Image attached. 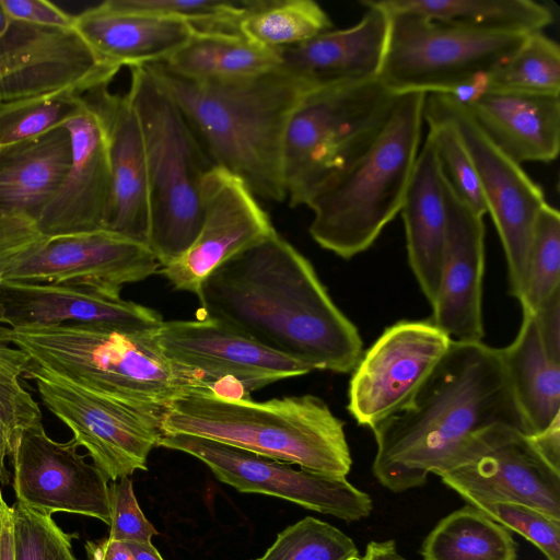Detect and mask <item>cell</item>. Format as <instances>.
I'll return each mask as SVG.
<instances>
[{
  "label": "cell",
  "instance_id": "obj_48",
  "mask_svg": "<svg viewBox=\"0 0 560 560\" xmlns=\"http://www.w3.org/2000/svg\"><path fill=\"white\" fill-rule=\"evenodd\" d=\"M0 560H15L13 510L0 490Z\"/></svg>",
  "mask_w": 560,
  "mask_h": 560
},
{
  "label": "cell",
  "instance_id": "obj_25",
  "mask_svg": "<svg viewBox=\"0 0 560 560\" xmlns=\"http://www.w3.org/2000/svg\"><path fill=\"white\" fill-rule=\"evenodd\" d=\"M72 27L102 61L119 69L163 62L196 31L183 20L122 10L110 0L73 15Z\"/></svg>",
  "mask_w": 560,
  "mask_h": 560
},
{
  "label": "cell",
  "instance_id": "obj_39",
  "mask_svg": "<svg viewBox=\"0 0 560 560\" xmlns=\"http://www.w3.org/2000/svg\"><path fill=\"white\" fill-rule=\"evenodd\" d=\"M361 555L343 532L306 516L280 532L265 555L253 560H360Z\"/></svg>",
  "mask_w": 560,
  "mask_h": 560
},
{
  "label": "cell",
  "instance_id": "obj_43",
  "mask_svg": "<svg viewBox=\"0 0 560 560\" xmlns=\"http://www.w3.org/2000/svg\"><path fill=\"white\" fill-rule=\"evenodd\" d=\"M109 536L117 541H151L158 535L152 523L142 513L128 477L112 481L108 486Z\"/></svg>",
  "mask_w": 560,
  "mask_h": 560
},
{
  "label": "cell",
  "instance_id": "obj_12",
  "mask_svg": "<svg viewBox=\"0 0 560 560\" xmlns=\"http://www.w3.org/2000/svg\"><path fill=\"white\" fill-rule=\"evenodd\" d=\"M439 477L467 504L516 502L560 520V471L515 427L497 424L480 432Z\"/></svg>",
  "mask_w": 560,
  "mask_h": 560
},
{
  "label": "cell",
  "instance_id": "obj_1",
  "mask_svg": "<svg viewBox=\"0 0 560 560\" xmlns=\"http://www.w3.org/2000/svg\"><path fill=\"white\" fill-rule=\"evenodd\" d=\"M196 295L202 317L313 371L348 373L361 359L358 328L308 259L276 230L218 267Z\"/></svg>",
  "mask_w": 560,
  "mask_h": 560
},
{
  "label": "cell",
  "instance_id": "obj_31",
  "mask_svg": "<svg viewBox=\"0 0 560 560\" xmlns=\"http://www.w3.org/2000/svg\"><path fill=\"white\" fill-rule=\"evenodd\" d=\"M386 11H402L468 28L530 34L552 24L550 7L533 0H372Z\"/></svg>",
  "mask_w": 560,
  "mask_h": 560
},
{
  "label": "cell",
  "instance_id": "obj_7",
  "mask_svg": "<svg viewBox=\"0 0 560 560\" xmlns=\"http://www.w3.org/2000/svg\"><path fill=\"white\" fill-rule=\"evenodd\" d=\"M127 93L142 130L149 186L148 247L165 267L196 238L203 182L215 166L175 103L143 67L130 68Z\"/></svg>",
  "mask_w": 560,
  "mask_h": 560
},
{
  "label": "cell",
  "instance_id": "obj_36",
  "mask_svg": "<svg viewBox=\"0 0 560 560\" xmlns=\"http://www.w3.org/2000/svg\"><path fill=\"white\" fill-rule=\"evenodd\" d=\"M560 290V213L546 202L535 222L518 302L534 313Z\"/></svg>",
  "mask_w": 560,
  "mask_h": 560
},
{
  "label": "cell",
  "instance_id": "obj_45",
  "mask_svg": "<svg viewBox=\"0 0 560 560\" xmlns=\"http://www.w3.org/2000/svg\"><path fill=\"white\" fill-rule=\"evenodd\" d=\"M10 20L42 26L72 27L73 15L46 0H0Z\"/></svg>",
  "mask_w": 560,
  "mask_h": 560
},
{
  "label": "cell",
  "instance_id": "obj_47",
  "mask_svg": "<svg viewBox=\"0 0 560 560\" xmlns=\"http://www.w3.org/2000/svg\"><path fill=\"white\" fill-rule=\"evenodd\" d=\"M529 438L540 455L560 471V417L545 430Z\"/></svg>",
  "mask_w": 560,
  "mask_h": 560
},
{
  "label": "cell",
  "instance_id": "obj_38",
  "mask_svg": "<svg viewBox=\"0 0 560 560\" xmlns=\"http://www.w3.org/2000/svg\"><path fill=\"white\" fill-rule=\"evenodd\" d=\"M82 101L83 95L73 92L0 101V148L62 126L80 109Z\"/></svg>",
  "mask_w": 560,
  "mask_h": 560
},
{
  "label": "cell",
  "instance_id": "obj_15",
  "mask_svg": "<svg viewBox=\"0 0 560 560\" xmlns=\"http://www.w3.org/2000/svg\"><path fill=\"white\" fill-rule=\"evenodd\" d=\"M118 71L73 27L10 20L0 38V101L59 92L85 95L108 85Z\"/></svg>",
  "mask_w": 560,
  "mask_h": 560
},
{
  "label": "cell",
  "instance_id": "obj_34",
  "mask_svg": "<svg viewBox=\"0 0 560 560\" xmlns=\"http://www.w3.org/2000/svg\"><path fill=\"white\" fill-rule=\"evenodd\" d=\"M487 91L560 95V48L542 32L527 34L520 47L486 75Z\"/></svg>",
  "mask_w": 560,
  "mask_h": 560
},
{
  "label": "cell",
  "instance_id": "obj_19",
  "mask_svg": "<svg viewBox=\"0 0 560 560\" xmlns=\"http://www.w3.org/2000/svg\"><path fill=\"white\" fill-rule=\"evenodd\" d=\"M0 323L11 329L59 324H90L126 332H153L159 313L120 298V290L69 280L0 282Z\"/></svg>",
  "mask_w": 560,
  "mask_h": 560
},
{
  "label": "cell",
  "instance_id": "obj_24",
  "mask_svg": "<svg viewBox=\"0 0 560 560\" xmlns=\"http://www.w3.org/2000/svg\"><path fill=\"white\" fill-rule=\"evenodd\" d=\"M362 19L302 44L276 49L281 67L305 78L314 88L378 77L387 43L389 15L372 0Z\"/></svg>",
  "mask_w": 560,
  "mask_h": 560
},
{
  "label": "cell",
  "instance_id": "obj_22",
  "mask_svg": "<svg viewBox=\"0 0 560 560\" xmlns=\"http://www.w3.org/2000/svg\"><path fill=\"white\" fill-rule=\"evenodd\" d=\"M443 177V176H442ZM447 235L440 287L430 320L452 342H481L485 271L483 217L466 206L443 178Z\"/></svg>",
  "mask_w": 560,
  "mask_h": 560
},
{
  "label": "cell",
  "instance_id": "obj_30",
  "mask_svg": "<svg viewBox=\"0 0 560 560\" xmlns=\"http://www.w3.org/2000/svg\"><path fill=\"white\" fill-rule=\"evenodd\" d=\"M174 73L196 81L249 78L281 67L276 49L252 42L237 32L198 30L165 61Z\"/></svg>",
  "mask_w": 560,
  "mask_h": 560
},
{
  "label": "cell",
  "instance_id": "obj_42",
  "mask_svg": "<svg viewBox=\"0 0 560 560\" xmlns=\"http://www.w3.org/2000/svg\"><path fill=\"white\" fill-rule=\"evenodd\" d=\"M510 532L535 545L547 560H560V520L516 502L490 501L472 505Z\"/></svg>",
  "mask_w": 560,
  "mask_h": 560
},
{
  "label": "cell",
  "instance_id": "obj_52",
  "mask_svg": "<svg viewBox=\"0 0 560 560\" xmlns=\"http://www.w3.org/2000/svg\"><path fill=\"white\" fill-rule=\"evenodd\" d=\"M9 22H10V19L8 18V15L4 13L3 9L0 5V38L7 31Z\"/></svg>",
  "mask_w": 560,
  "mask_h": 560
},
{
  "label": "cell",
  "instance_id": "obj_23",
  "mask_svg": "<svg viewBox=\"0 0 560 560\" xmlns=\"http://www.w3.org/2000/svg\"><path fill=\"white\" fill-rule=\"evenodd\" d=\"M107 86L83 95L100 116L107 139L112 196L106 230L148 246L149 186L140 121L128 95L114 94Z\"/></svg>",
  "mask_w": 560,
  "mask_h": 560
},
{
  "label": "cell",
  "instance_id": "obj_50",
  "mask_svg": "<svg viewBox=\"0 0 560 560\" xmlns=\"http://www.w3.org/2000/svg\"><path fill=\"white\" fill-rule=\"evenodd\" d=\"M100 560H131L130 553L122 541L112 540L108 537L93 541Z\"/></svg>",
  "mask_w": 560,
  "mask_h": 560
},
{
  "label": "cell",
  "instance_id": "obj_20",
  "mask_svg": "<svg viewBox=\"0 0 560 560\" xmlns=\"http://www.w3.org/2000/svg\"><path fill=\"white\" fill-rule=\"evenodd\" d=\"M160 264L147 245L101 230L52 238L13 264L2 280L86 281L121 290L152 276Z\"/></svg>",
  "mask_w": 560,
  "mask_h": 560
},
{
  "label": "cell",
  "instance_id": "obj_6",
  "mask_svg": "<svg viewBox=\"0 0 560 560\" xmlns=\"http://www.w3.org/2000/svg\"><path fill=\"white\" fill-rule=\"evenodd\" d=\"M425 95L398 94L371 145L311 196L308 231L320 247L350 259L369 249L400 213L421 148Z\"/></svg>",
  "mask_w": 560,
  "mask_h": 560
},
{
  "label": "cell",
  "instance_id": "obj_18",
  "mask_svg": "<svg viewBox=\"0 0 560 560\" xmlns=\"http://www.w3.org/2000/svg\"><path fill=\"white\" fill-rule=\"evenodd\" d=\"M202 201L203 218L196 238L160 270L174 289L194 294L223 262L275 231L248 186L222 167L214 166L206 176Z\"/></svg>",
  "mask_w": 560,
  "mask_h": 560
},
{
  "label": "cell",
  "instance_id": "obj_16",
  "mask_svg": "<svg viewBox=\"0 0 560 560\" xmlns=\"http://www.w3.org/2000/svg\"><path fill=\"white\" fill-rule=\"evenodd\" d=\"M451 343L430 319L388 326L353 369L348 411L372 430L410 401Z\"/></svg>",
  "mask_w": 560,
  "mask_h": 560
},
{
  "label": "cell",
  "instance_id": "obj_35",
  "mask_svg": "<svg viewBox=\"0 0 560 560\" xmlns=\"http://www.w3.org/2000/svg\"><path fill=\"white\" fill-rule=\"evenodd\" d=\"M2 337L0 326V482L10 483L5 458L21 432L42 423V411L20 377L31 364L30 357Z\"/></svg>",
  "mask_w": 560,
  "mask_h": 560
},
{
  "label": "cell",
  "instance_id": "obj_32",
  "mask_svg": "<svg viewBox=\"0 0 560 560\" xmlns=\"http://www.w3.org/2000/svg\"><path fill=\"white\" fill-rule=\"evenodd\" d=\"M420 553L423 560H517V545L509 529L467 504L438 522Z\"/></svg>",
  "mask_w": 560,
  "mask_h": 560
},
{
  "label": "cell",
  "instance_id": "obj_28",
  "mask_svg": "<svg viewBox=\"0 0 560 560\" xmlns=\"http://www.w3.org/2000/svg\"><path fill=\"white\" fill-rule=\"evenodd\" d=\"M71 163V137L63 126L0 148V208L37 221Z\"/></svg>",
  "mask_w": 560,
  "mask_h": 560
},
{
  "label": "cell",
  "instance_id": "obj_11",
  "mask_svg": "<svg viewBox=\"0 0 560 560\" xmlns=\"http://www.w3.org/2000/svg\"><path fill=\"white\" fill-rule=\"evenodd\" d=\"M158 446L198 458L218 480L240 492L277 497L346 522L369 517L373 510L371 497L346 477L294 469L284 462L188 434L163 433Z\"/></svg>",
  "mask_w": 560,
  "mask_h": 560
},
{
  "label": "cell",
  "instance_id": "obj_44",
  "mask_svg": "<svg viewBox=\"0 0 560 560\" xmlns=\"http://www.w3.org/2000/svg\"><path fill=\"white\" fill-rule=\"evenodd\" d=\"M48 240L39 231L33 218L0 208V275L2 278L13 264Z\"/></svg>",
  "mask_w": 560,
  "mask_h": 560
},
{
  "label": "cell",
  "instance_id": "obj_49",
  "mask_svg": "<svg viewBox=\"0 0 560 560\" xmlns=\"http://www.w3.org/2000/svg\"><path fill=\"white\" fill-rule=\"evenodd\" d=\"M360 560H406L397 550L392 539L384 541H370Z\"/></svg>",
  "mask_w": 560,
  "mask_h": 560
},
{
  "label": "cell",
  "instance_id": "obj_51",
  "mask_svg": "<svg viewBox=\"0 0 560 560\" xmlns=\"http://www.w3.org/2000/svg\"><path fill=\"white\" fill-rule=\"evenodd\" d=\"M131 557V560H163L151 541H122Z\"/></svg>",
  "mask_w": 560,
  "mask_h": 560
},
{
  "label": "cell",
  "instance_id": "obj_37",
  "mask_svg": "<svg viewBox=\"0 0 560 560\" xmlns=\"http://www.w3.org/2000/svg\"><path fill=\"white\" fill-rule=\"evenodd\" d=\"M423 119L442 176L454 194L476 213L485 217L487 205L471 158L455 124L424 101Z\"/></svg>",
  "mask_w": 560,
  "mask_h": 560
},
{
  "label": "cell",
  "instance_id": "obj_27",
  "mask_svg": "<svg viewBox=\"0 0 560 560\" xmlns=\"http://www.w3.org/2000/svg\"><path fill=\"white\" fill-rule=\"evenodd\" d=\"M409 266L430 304L435 300L447 235L443 177L433 142L427 135L404 199Z\"/></svg>",
  "mask_w": 560,
  "mask_h": 560
},
{
  "label": "cell",
  "instance_id": "obj_17",
  "mask_svg": "<svg viewBox=\"0 0 560 560\" xmlns=\"http://www.w3.org/2000/svg\"><path fill=\"white\" fill-rule=\"evenodd\" d=\"M68 442L50 439L43 423L21 432L11 452L16 501L51 515L67 512L110 523L108 479Z\"/></svg>",
  "mask_w": 560,
  "mask_h": 560
},
{
  "label": "cell",
  "instance_id": "obj_4",
  "mask_svg": "<svg viewBox=\"0 0 560 560\" xmlns=\"http://www.w3.org/2000/svg\"><path fill=\"white\" fill-rule=\"evenodd\" d=\"M163 433L209 439L329 476L346 477L352 466L345 423L310 394L254 401L192 392L168 406Z\"/></svg>",
  "mask_w": 560,
  "mask_h": 560
},
{
  "label": "cell",
  "instance_id": "obj_46",
  "mask_svg": "<svg viewBox=\"0 0 560 560\" xmlns=\"http://www.w3.org/2000/svg\"><path fill=\"white\" fill-rule=\"evenodd\" d=\"M530 314L546 352L560 363V290Z\"/></svg>",
  "mask_w": 560,
  "mask_h": 560
},
{
  "label": "cell",
  "instance_id": "obj_13",
  "mask_svg": "<svg viewBox=\"0 0 560 560\" xmlns=\"http://www.w3.org/2000/svg\"><path fill=\"white\" fill-rule=\"evenodd\" d=\"M425 103L458 129L503 246L510 294L518 300L535 222L547 202L544 190L486 136L465 105L445 93H428Z\"/></svg>",
  "mask_w": 560,
  "mask_h": 560
},
{
  "label": "cell",
  "instance_id": "obj_21",
  "mask_svg": "<svg viewBox=\"0 0 560 560\" xmlns=\"http://www.w3.org/2000/svg\"><path fill=\"white\" fill-rule=\"evenodd\" d=\"M62 126L71 137L72 163L36 221L49 240L106 230L110 207L107 139L100 116L83 96L80 109Z\"/></svg>",
  "mask_w": 560,
  "mask_h": 560
},
{
  "label": "cell",
  "instance_id": "obj_9",
  "mask_svg": "<svg viewBox=\"0 0 560 560\" xmlns=\"http://www.w3.org/2000/svg\"><path fill=\"white\" fill-rule=\"evenodd\" d=\"M386 12L388 35L377 78L395 94L451 93L491 73L527 35L479 31L410 12Z\"/></svg>",
  "mask_w": 560,
  "mask_h": 560
},
{
  "label": "cell",
  "instance_id": "obj_29",
  "mask_svg": "<svg viewBox=\"0 0 560 560\" xmlns=\"http://www.w3.org/2000/svg\"><path fill=\"white\" fill-rule=\"evenodd\" d=\"M502 354L529 435L545 430L560 417V363L546 352L530 313L523 312L520 330Z\"/></svg>",
  "mask_w": 560,
  "mask_h": 560
},
{
  "label": "cell",
  "instance_id": "obj_3",
  "mask_svg": "<svg viewBox=\"0 0 560 560\" xmlns=\"http://www.w3.org/2000/svg\"><path fill=\"white\" fill-rule=\"evenodd\" d=\"M175 103L211 162L258 198L283 202L282 147L289 118L314 86L283 67L262 74L196 81L163 63L143 67Z\"/></svg>",
  "mask_w": 560,
  "mask_h": 560
},
{
  "label": "cell",
  "instance_id": "obj_33",
  "mask_svg": "<svg viewBox=\"0 0 560 560\" xmlns=\"http://www.w3.org/2000/svg\"><path fill=\"white\" fill-rule=\"evenodd\" d=\"M331 26L329 15L312 0H249L238 32L256 44L278 49L307 42Z\"/></svg>",
  "mask_w": 560,
  "mask_h": 560
},
{
  "label": "cell",
  "instance_id": "obj_53",
  "mask_svg": "<svg viewBox=\"0 0 560 560\" xmlns=\"http://www.w3.org/2000/svg\"><path fill=\"white\" fill-rule=\"evenodd\" d=\"M85 551H86L89 560H100L98 556H97V553L95 551V548L93 546V541L88 540L85 542Z\"/></svg>",
  "mask_w": 560,
  "mask_h": 560
},
{
  "label": "cell",
  "instance_id": "obj_14",
  "mask_svg": "<svg viewBox=\"0 0 560 560\" xmlns=\"http://www.w3.org/2000/svg\"><path fill=\"white\" fill-rule=\"evenodd\" d=\"M155 339L163 354L202 380L219 396L248 398L283 378L312 372V368L281 354L218 320L198 317L162 323Z\"/></svg>",
  "mask_w": 560,
  "mask_h": 560
},
{
  "label": "cell",
  "instance_id": "obj_26",
  "mask_svg": "<svg viewBox=\"0 0 560 560\" xmlns=\"http://www.w3.org/2000/svg\"><path fill=\"white\" fill-rule=\"evenodd\" d=\"M463 105L486 136L518 164L548 163L558 156L560 95L487 91Z\"/></svg>",
  "mask_w": 560,
  "mask_h": 560
},
{
  "label": "cell",
  "instance_id": "obj_10",
  "mask_svg": "<svg viewBox=\"0 0 560 560\" xmlns=\"http://www.w3.org/2000/svg\"><path fill=\"white\" fill-rule=\"evenodd\" d=\"M36 382L43 402L88 450L112 481L147 470L148 455L163 435L168 406L109 398L58 378L32 363L23 374Z\"/></svg>",
  "mask_w": 560,
  "mask_h": 560
},
{
  "label": "cell",
  "instance_id": "obj_8",
  "mask_svg": "<svg viewBox=\"0 0 560 560\" xmlns=\"http://www.w3.org/2000/svg\"><path fill=\"white\" fill-rule=\"evenodd\" d=\"M397 96L378 78L316 86L303 95L289 118L282 147L291 208L306 206L320 185L371 145Z\"/></svg>",
  "mask_w": 560,
  "mask_h": 560
},
{
  "label": "cell",
  "instance_id": "obj_40",
  "mask_svg": "<svg viewBox=\"0 0 560 560\" xmlns=\"http://www.w3.org/2000/svg\"><path fill=\"white\" fill-rule=\"evenodd\" d=\"M122 10L183 20L198 30L238 32L247 1L229 0H110Z\"/></svg>",
  "mask_w": 560,
  "mask_h": 560
},
{
  "label": "cell",
  "instance_id": "obj_2",
  "mask_svg": "<svg viewBox=\"0 0 560 560\" xmlns=\"http://www.w3.org/2000/svg\"><path fill=\"white\" fill-rule=\"evenodd\" d=\"M497 424L529 435L502 348L452 342L410 401L372 429V472L395 493L421 487L430 474L447 470L474 436Z\"/></svg>",
  "mask_w": 560,
  "mask_h": 560
},
{
  "label": "cell",
  "instance_id": "obj_5",
  "mask_svg": "<svg viewBox=\"0 0 560 560\" xmlns=\"http://www.w3.org/2000/svg\"><path fill=\"white\" fill-rule=\"evenodd\" d=\"M155 332H126L90 324L18 329L2 337L31 363L86 390L138 404L170 406L192 392L214 390L196 373L167 359Z\"/></svg>",
  "mask_w": 560,
  "mask_h": 560
},
{
  "label": "cell",
  "instance_id": "obj_41",
  "mask_svg": "<svg viewBox=\"0 0 560 560\" xmlns=\"http://www.w3.org/2000/svg\"><path fill=\"white\" fill-rule=\"evenodd\" d=\"M14 522L15 560H77L72 540L77 534L63 532L51 515L15 501Z\"/></svg>",
  "mask_w": 560,
  "mask_h": 560
}]
</instances>
